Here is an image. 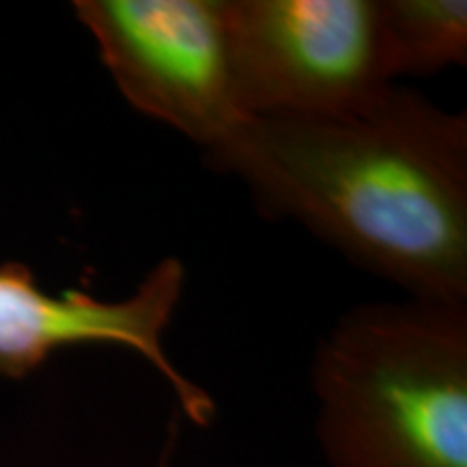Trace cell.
<instances>
[{
  "label": "cell",
  "mask_w": 467,
  "mask_h": 467,
  "mask_svg": "<svg viewBox=\"0 0 467 467\" xmlns=\"http://www.w3.org/2000/svg\"><path fill=\"white\" fill-rule=\"evenodd\" d=\"M167 461H169V459L165 457V461H162V463H161V467H167V465H169V463H167Z\"/></svg>",
  "instance_id": "obj_7"
},
{
  "label": "cell",
  "mask_w": 467,
  "mask_h": 467,
  "mask_svg": "<svg viewBox=\"0 0 467 467\" xmlns=\"http://www.w3.org/2000/svg\"><path fill=\"white\" fill-rule=\"evenodd\" d=\"M186 268L161 260L130 296L104 301L83 290L48 295L20 262L0 265V381L25 379L58 348L113 344L130 348L159 372L178 407L197 426L214 418V400L169 359L165 331L182 301Z\"/></svg>",
  "instance_id": "obj_5"
},
{
  "label": "cell",
  "mask_w": 467,
  "mask_h": 467,
  "mask_svg": "<svg viewBox=\"0 0 467 467\" xmlns=\"http://www.w3.org/2000/svg\"><path fill=\"white\" fill-rule=\"evenodd\" d=\"M329 467H467V306L348 309L314 355Z\"/></svg>",
  "instance_id": "obj_2"
},
{
  "label": "cell",
  "mask_w": 467,
  "mask_h": 467,
  "mask_svg": "<svg viewBox=\"0 0 467 467\" xmlns=\"http://www.w3.org/2000/svg\"><path fill=\"white\" fill-rule=\"evenodd\" d=\"M210 165L411 299L467 306V115L392 87L337 115L244 117Z\"/></svg>",
  "instance_id": "obj_1"
},
{
  "label": "cell",
  "mask_w": 467,
  "mask_h": 467,
  "mask_svg": "<svg viewBox=\"0 0 467 467\" xmlns=\"http://www.w3.org/2000/svg\"><path fill=\"white\" fill-rule=\"evenodd\" d=\"M244 117L337 115L394 87L379 0H227Z\"/></svg>",
  "instance_id": "obj_3"
},
{
  "label": "cell",
  "mask_w": 467,
  "mask_h": 467,
  "mask_svg": "<svg viewBox=\"0 0 467 467\" xmlns=\"http://www.w3.org/2000/svg\"><path fill=\"white\" fill-rule=\"evenodd\" d=\"M74 14L143 115L206 151L244 119L227 0H78Z\"/></svg>",
  "instance_id": "obj_4"
},
{
  "label": "cell",
  "mask_w": 467,
  "mask_h": 467,
  "mask_svg": "<svg viewBox=\"0 0 467 467\" xmlns=\"http://www.w3.org/2000/svg\"><path fill=\"white\" fill-rule=\"evenodd\" d=\"M379 16L394 78L465 66V0H379Z\"/></svg>",
  "instance_id": "obj_6"
}]
</instances>
